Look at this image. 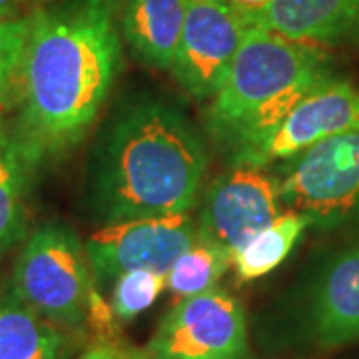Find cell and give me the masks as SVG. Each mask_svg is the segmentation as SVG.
Instances as JSON below:
<instances>
[{
  "mask_svg": "<svg viewBox=\"0 0 359 359\" xmlns=\"http://www.w3.org/2000/svg\"><path fill=\"white\" fill-rule=\"evenodd\" d=\"M166 287V276L150 269H134L118 276L112 290V311L120 323H128L150 308Z\"/></svg>",
  "mask_w": 359,
  "mask_h": 359,
  "instance_id": "obj_18",
  "label": "cell"
},
{
  "mask_svg": "<svg viewBox=\"0 0 359 359\" xmlns=\"http://www.w3.org/2000/svg\"><path fill=\"white\" fill-rule=\"evenodd\" d=\"M276 166L282 205L309 228L359 224V132L318 142Z\"/></svg>",
  "mask_w": 359,
  "mask_h": 359,
  "instance_id": "obj_5",
  "label": "cell"
},
{
  "mask_svg": "<svg viewBox=\"0 0 359 359\" xmlns=\"http://www.w3.org/2000/svg\"><path fill=\"white\" fill-rule=\"evenodd\" d=\"M248 14L224 0H186V16L172 76L196 100H210L218 92L245 30Z\"/></svg>",
  "mask_w": 359,
  "mask_h": 359,
  "instance_id": "obj_9",
  "label": "cell"
},
{
  "mask_svg": "<svg viewBox=\"0 0 359 359\" xmlns=\"http://www.w3.org/2000/svg\"><path fill=\"white\" fill-rule=\"evenodd\" d=\"M6 136H8V124H6L4 116H2V112H0V144L4 142Z\"/></svg>",
  "mask_w": 359,
  "mask_h": 359,
  "instance_id": "obj_23",
  "label": "cell"
},
{
  "mask_svg": "<svg viewBox=\"0 0 359 359\" xmlns=\"http://www.w3.org/2000/svg\"><path fill=\"white\" fill-rule=\"evenodd\" d=\"M208 162L202 132L178 104L150 92L124 98L92 148V218L106 226L190 214Z\"/></svg>",
  "mask_w": 359,
  "mask_h": 359,
  "instance_id": "obj_2",
  "label": "cell"
},
{
  "mask_svg": "<svg viewBox=\"0 0 359 359\" xmlns=\"http://www.w3.org/2000/svg\"><path fill=\"white\" fill-rule=\"evenodd\" d=\"M39 168L8 136L0 144V256L25 240L28 222V190Z\"/></svg>",
  "mask_w": 359,
  "mask_h": 359,
  "instance_id": "obj_15",
  "label": "cell"
},
{
  "mask_svg": "<svg viewBox=\"0 0 359 359\" xmlns=\"http://www.w3.org/2000/svg\"><path fill=\"white\" fill-rule=\"evenodd\" d=\"M226 4H230L233 8H238V11H242L245 13L248 16L250 14L257 13V11H262L266 4H268L269 0H224Z\"/></svg>",
  "mask_w": 359,
  "mask_h": 359,
  "instance_id": "obj_22",
  "label": "cell"
},
{
  "mask_svg": "<svg viewBox=\"0 0 359 359\" xmlns=\"http://www.w3.org/2000/svg\"><path fill=\"white\" fill-rule=\"evenodd\" d=\"M150 359H254L242 304L222 287L182 297L162 318Z\"/></svg>",
  "mask_w": 359,
  "mask_h": 359,
  "instance_id": "obj_6",
  "label": "cell"
},
{
  "mask_svg": "<svg viewBox=\"0 0 359 359\" xmlns=\"http://www.w3.org/2000/svg\"><path fill=\"white\" fill-rule=\"evenodd\" d=\"M283 212L278 178L268 168L233 164L210 184L196 219L198 240L238 256L257 231Z\"/></svg>",
  "mask_w": 359,
  "mask_h": 359,
  "instance_id": "obj_7",
  "label": "cell"
},
{
  "mask_svg": "<svg viewBox=\"0 0 359 359\" xmlns=\"http://www.w3.org/2000/svg\"><path fill=\"white\" fill-rule=\"evenodd\" d=\"M186 0H116L120 36L144 65L170 70L178 50Z\"/></svg>",
  "mask_w": 359,
  "mask_h": 359,
  "instance_id": "obj_13",
  "label": "cell"
},
{
  "mask_svg": "<svg viewBox=\"0 0 359 359\" xmlns=\"http://www.w3.org/2000/svg\"><path fill=\"white\" fill-rule=\"evenodd\" d=\"M308 228V219L302 214L294 210H283L233 257L231 266L236 269V276L242 282H254L280 268Z\"/></svg>",
  "mask_w": 359,
  "mask_h": 359,
  "instance_id": "obj_16",
  "label": "cell"
},
{
  "mask_svg": "<svg viewBox=\"0 0 359 359\" xmlns=\"http://www.w3.org/2000/svg\"><path fill=\"white\" fill-rule=\"evenodd\" d=\"M122 62L116 0H56L32 16L11 136L40 168L88 136Z\"/></svg>",
  "mask_w": 359,
  "mask_h": 359,
  "instance_id": "obj_1",
  "label": "cell"
},
{
  "mask_svg": "<svg viewBox=\"0 0 359 359\" xmlns=\"http://www.w3.org/2000/svg\"><path fill=\"white\" fill-rule=\"evenodd\" d=\"M359 132V90L332 78L311 92L264 140L233 152V164L269 168L321 140Z\"/></svg>",
  "mask_w": 359,
  "mask_h": 359,
  "instance_id": "obj_10",
  "label": "cell"
},
{
  "mask_svg": "<svg viewBox=\"0 0 359 359\" xmlns=\"http://www.w3.org/2000/svg\"><path fill=\"white\" fill-rule=\"evenodd\" d=\"M196 238V219L190 214H176L106 224L90 236L84 248L94 282L102 285L134 269L166 276Z\"/></svg>",
  "mask_w": 359,
  "mask_h": 359,
  "instance_id": "obj_8",
  "label": "cell"
},
{
  "mask_svg": "<svg viewBox=\"0 0 359 359\" xmlns=\"http://www.w3.org/2000/svg\"><path fill=\"white\" fill-rule=\"evenodd\" d=\"M250 22L309 44L359 40V0H269Z\"/></svg>",
  "mask_w": 359,
  "mask_h": 359,
  "instance_id": "obj_12",
  "label": "cell"
},
{
  "mask_svg": "<svg viewBox=\"0 0 359 359\" xmlns=\"http://www.w3.org/2000/svg\"><path fill=\"white\" fill-rule=\"evenodd\" d=\"M56 0H0V18L28 16L50 6Z\"/></svg>",
  "mask_w": 359,
  "mask_h": 359,
  "instance_id": "obj_21",
  "label": "cell"
},
{
  "mask_svg": "<svg viewBox=\"0 0 359 359\" xmlns=\"http://www.w3.org/2000/svg\"><path fill=\"white\" fill-rule=\"evenodd\" d=\"M80 339L28 308L13 290H0V359H74Z\"/></svg>",
  "mask_w": 359,
  "mask_h": 359,
  "instance_id": "obj_14",
  "label": "cell"
},
{
  "mask_svg": "<svg viewBox=\"0 0 359 359\" xmlns=\"http://www.w3.org/2000/svg\"><path fill=\"white\" fill-rule=\"evenodd\" d=\"M230 266V256L196 238V242L174 262L166 273V287L180 299L204 294L216 287L218 280Z\"/></svg>",
  "mask_w": 359,
  "mask_h": 359,
  "instance_id": "obj_17",
  "label": "cell"
},
{
  "mask_svg": "<svg viewBox=\"0 0 359 359\" xmlns=\"http://www.w3.org/2000/svg\"><path fill=\"white\" fill-rule=\"evenodd\" d=\"M74 359H150L146 349L118 341V339H100L86 347Z\"/></svg>",
  "mask_w": 359,
  "mask_h": 359,
  "instance_id": "obj_20",
  "label": "cell"
},
{
  "mask_svg": "<svg viewBox=\"0 0 359 359\" xmlns=\"http://www.w3.org/2000/svg\"><path fill=\"white\" fill-rule=\"evenodd\" d=\"M32 16L0 18V108L13 104Z\"/></svg>",
  "mask_w": 359,
  "mask_h": 359,
  "instance_id": "obj_19",
  "label": "cell"
},
{
  "mask_svg": "<svg viewBox=\"0 0 359 359\" xmlns=\"http://www.w3.org/2000/svg\"><path fill=\"white\" fill-rule=\"evenodd\" d=\"M304 325L321 349L359 341V248L337 254L321 269L309 290Z\"/></svg>",
  "mask_w": 359,
  "mask_h": 359,
  "instance_id": "obj_11",
  "label": "cell"
},
{
  "mask_svg": "<svg viewBox=\"0 0 359 359\" xmlns=\"http://www.w3.org/2000/svg\"><path fill=\"white\" fill-rule=\"evenodd\" d=\"M11 290L44 320L82 337L98 283L76 231L65 222L30 231L14 262Z\"/></svg>",
  "mask_w": 359,
  "mask_h": 359,
  "instance_id": "obj_4",
  "label": "cell"
},
{
  "mask_svg": "<svg viewBox=\"0 0 359 359\" xmlns=\"http://www.w3.org/2000/svg\"><path fill=\"white\" fill-rule=\"evenodd\" d=\"M332 78V60L323 46L252 25L210 98L208 130L233 154L264 140Z\"/></svg>",
  "mask_w": 359,
  "mask_h": 359,
  "instance_id": "obj_3",
  "label": "cell"
}]
</instances>
